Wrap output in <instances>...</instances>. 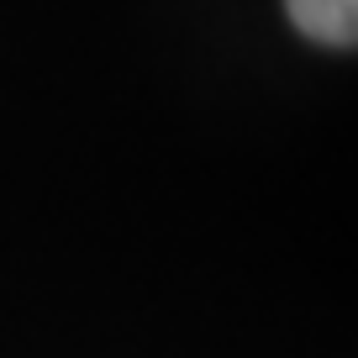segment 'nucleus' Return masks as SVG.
<instances>
[{"label": "nucleus", "mask_w": 358, "mask_h": 358, "mask_svg": "<svg viewBox=\"0 0 358 358\" xmlns=\"http://www.w3.org/2000/svg\"><path fill=\"white\" fill-rule=\"evenodd\" d=\"M285 11L311 43H327V48L358 43V0H285Z\"/></svg>", "instance_id": "f257e3e1"}]
</instances>
